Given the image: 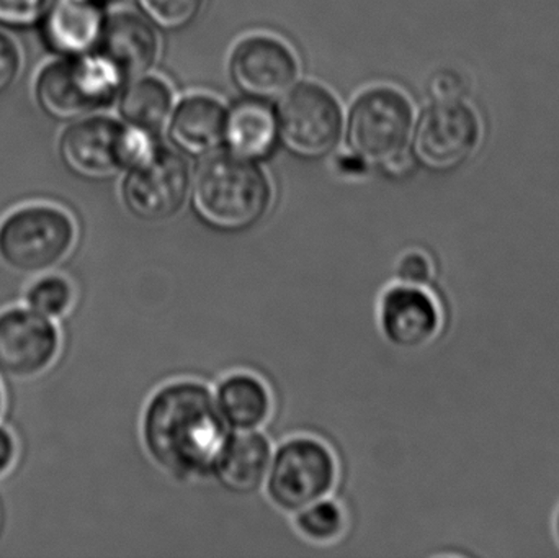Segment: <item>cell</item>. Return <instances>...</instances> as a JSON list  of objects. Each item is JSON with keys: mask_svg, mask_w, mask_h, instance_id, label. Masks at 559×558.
Returning a JSON list of instances; mask_svg holds the SVG:
<instances>
[{"mask_svg": "<svg viewBox=\"0 0 559 558\" xmlns=\"http://www.w3.org/2000/svg\"><path fill=\"white\" fill-rule=\"evenodd\" d=\"M153 147L144 131L108 118H85L66 131L59 153L71 173L102 180L133 166Z\"/></svg>", "mask_w": 559, "mask_h": 558, "instance_id": "cell-6", "label": "cell"}, {"mask_svg": "<svg viewBox=\"0 0 559 558\" xmlns=\"http://www.w3.org/2000/svg\"><path fill=\"white\" fill-rule=\"evenodd\" d=\"M396 281L400 284L426 287L433 277V265L424 252L409 251L397 261Z\"/></svg>", "mask_w": 559, "mask_h": 558, "instance_id": "cell-25", "label": "cell"}, {"mask_svg": "<svg viewBox=\"0 0 559 558\" xmlns=\"http://www.w3.org/2000/svg\"><path fill=\"white\" fill-rule=\"evenodd\" d=\"M231 429L216 405L215 392L199 380L160 387L144 406V451L164 474L179 482L213 477Z\"/></svg>", "mask_w": 559, "mask_h": 558, "instance_id": "cell-1", "label": "cell"}, {"mask_svg": "<svg viewBox=\"0 0 559 558\" xmlns=\"http://www.w3.org/2000/svg\"><path fill=\"white\" fill-rule=\"evenodd\" d=\"M102 56L124 79L138 78L153 66L159 49L150 23L133 15H117L102 33Z\"/></svg>", "mask_w": 559, "mask_h": 558, "instance_id": "cell-16", "label": "cell"}, {"mask_svg": "<svg viewBox=\"0 0 559 558\" xmlns=\"http://www.w3.org/2000/svg\"><path fill=\"white\" fill-rule=\"evenodd\" d=\"M45 16V39L55 51L81 56L100 43L105 22L97 0H59Z\"/></svg>", "mask_w": 559, "mask_h": 558, "instance_id": "cell-15", "label": "cell"}, {"mask_svg": "<svg viewBox=\"0 0 559 558\" xmlns=\"http://www.w3.org/2000/svg\"><path fill=\"white\" fill-rule=\"evenodd\" d=\"M173 108V92L159 79H138L124 91L121 114L130 127L153 134L163 130Z\"/></svg>", "mask_w": 559, "mask_h": 558, "instance_id": "cell-20", "label": "cell"}, {"mask_svg": "<svg viewBox=\"0 0 559 558\" xmlns=\"http://www.w3.org/2000/svg\"><path fill=\"white\" fill-rule=\"evenodd\" d=\"M338 462L321 439L299 436L282 442L272 455L265 494L278 511L295 517L337 487Z\"/></svg>", "mask_w": 559, "mask_h": 558, "instance_id": "cell-4", "label": "cell"}, {"mask_svg": "<svg viewBox=\"0 0 559 558\" xmlns=\"http://www.w3.org/2000/svg\"><path fill=\"white\" fill-rule=\"evenodd\" d=\"M277 130V120L271 108L259 102H246L226 118L225 141L233 156L262 159L271 154Z\"/></svg>", "mask_w": 559, "mask_h": 558, "instance_id": "cell-19", "label": "cell"}, {"mask_svg": "<svg viewBox=\"0 0 559 558\" xmlns=\"http://www.w3.org/2000/svg\"><path fill=\"white\" fill-rule=\"evenodd\" d=\"M278 131L292 153L302 157L324 156L341 136V107L334 95L321 85H298L280 105Z\"/></svg>", "mask_w": 559, "mask_h": 558, "instance_id": "cell-10", "label": "cell"}, {"mask_svg": "<svg viewBox=\"0 0 559 558\" xmlns=\"http://www.w3.org/2000/svg\"><path fill=\"white\" fill-rule=\"evenodd\" d=\"M378 323L391 346L414 351L429 346L439 336L443 317L436 298L426 288L397 282L381 295Z\"/></svg>", "mask_w": 559, "mask_h": 558, "instance_id": "cell-12", "label": "cell"}, {"mask_svg": "<svg viewBox=\"0 0 559 558\" xmlns=\"http://www.w3.org/2000/svg\"><path fill=\"white\" fill-rule=\"evenodd\" d=\"M74 219L58 206L28 205L0 223V261L19 274H45L74 248Z\"/></svg>", "mask_w": 559, "mask_h": 558, "instance_id": "cell-3", "label": "cell"}, {"mask_svg": "<svg viewBox=\"0 0 559 558\" xmlns=\"http://www.w3.org/2000/svg\"><path fill=\"white\" fill-rule=\"evenodd\" d=\"M16 444L12 432L0 426V478L12 468L15 461Z\"/></svg>", "mask_w": 559, "mask_h": 558, "instance_id": "cell-28", "label": "cell"}, {"mask_svg": "<svg viewBox=\"0 0 559 558\" xmlns=\"http://www.w3.org/2000/svg\"><path fill=\"white\" fill-rule=\"evenodd\" d=\"M557 531H558V537H559V517H558V521H557Z\"/></svg>", "mask_w": 559, "mask_h": 558, "instance_id": "cell-30", "label": "cell"}, {"mask_svg": "<svg viewBox=\"0 0 559 558\" xmlns=\"http://www.w3.org/2000/svg\"><path fill=\"white\" fill-rule=\"evenodd\" d=\"M413 107L394 88H373L355 102L348 143L364 163L386 164L404 153L413 131Z\"/></svg>", "mask_w": 559, "mask_h": 558, "instance_id": "cell-8", "label": "cell"}, {"mask_svg": "<svg viewBox=\"0 0 559 558\" xmlns=\"http://www.w3.org/2000/svg\"><path fill=\"white\" fill-rule=\"evenodd\" d=\"M120 84V75L104 56H69L41 72L36 82V98L49 117L78 120L110 104Z\"/></svg>", "mask_w": 559, "mask_h": 558, "instance_id": "cell-5", "label": "cell"}, {"mask_svg": "<svg viewBox=\"0 0 559 558\" xmlns=\"http://www.w3.org/2000/svg\"><path fill=\"white\" fill-rule=\"evenodd\" d=\"M74 300V287L61 275L38 278L25 294L26 308L52 321L66 317Z\"/></svg>", "mask_w": 559, "mask_h": 558, "instance_id": "cell-22", "label": "cell"}, {"mask_svg": "<svg viewBox=\"0 0 559 558\" xmlns=\"http://www.w3.org/2000/svg\"><path fill=\"white\" fill-rule=\"evenodd\" d=\"M203 0H140L141 9L163 28H182L195 19Z\"/></svg>", "mask_w": 559, "mask_h": 558, "instance_id": "cell-23", "label": "cell"}, {"mask_svg": "<svg viewBox=\"0 0 559 558\" xmlns=\"http://www.w3.org/2000/svg\"><path fill=\"white\" fill-rule=\"evenodd\" d=\"M347 527V513L331 497L316 501L295 514L296 533L312 546H334L345 536Z\"/></svg>", "mask_w": 559, "mask_h": 558, "instance_id": "cell-21", "label": "cell"}, {"mask_svg": "<svg viewBox=\"0 0 559 558\" xmlns=\"http://www.w3.org/2000/svg\"><path fill=\"white\" fill-rule=\"evenodd\" d=\"M226 118L228 114L215 98L205 95L187 98L174 115L173 140L187 153H209L225 140Z\"/></svg>", "mask_w": 559, "mask_h": 558, "instance_id": "cell-18", "label": "cell"}, {"mask_svg": "<svg viewBox=\"0 0 559 558\" xmlns=\"http://www.w3.org/2000/svg\"><path fill=\"white\" fill-rule=\"evenodd\" d=\"M274 200L271 180L242 157H216L200 169L193 186V209L200 219L222 231L258 225Z\"/></svg>", "mask_w": 559, "mask_h": 558, "instance_id": "cell-2", "label": "cell"}, {"mask_svg": "<svg viewBox=\"0 0 559 558\" xmlns=\"http://www.w3.org/2000/svg\"><path fill=\"white\" fill-rule=\"evenodd\" d=\"M272 455V442L261 431H231L216 462L213 478L231 494H258L267 480Z\"/></svg>", "mask_w": 559, "mask_h": 558, "instance_id": "cell-14", "label": "cell"}, {"mask_svg": "<svg viewBox=\"0 0 559 558\" xmlns=\"http://www.w3.org/2000/svg\"><path fill=\"white\" fill-rule=\"evenodd\" d=\"M216 405L231 431H259L274 413V396L261 377L238 372L225 377L215 390Z\"/></svg>", "mask_w": 559, "mask_h": 558, "instance_id": "cell-17", "label": "cell"}, {"mask_svg": "<svg viewBox=\"0 0 559 558\" xmlns=\"http://www.w3.org/2000/svg\"><path fill=\"white\" fill-rule=\"evenodd\" d=\"M61 336L52 320L29 308L0 313V376L28 380L41 376L58 357Z\"/></svg>", "mask_w": 559, "mask_h": 558, "instance_id": "cell-11", "label": "cell"}, {"mask_svg": "<svg viewBox=\"0 0 559 558\" xmlns=\"http://www.w3.org/2000/svg\"><path fill=\"white\" fill-rule=\"evenodd\" d=\"M429 94L436 102L465 100L468 82L453 69L436 72L429 81Z\"/></svg>", "mask_w": 559, "mask_h": 558, "instance_id": "cell-26", "label": "cell"}, {"mask_svg": "<svg viewBox=\"0 0 559 558\" xmlns=\"http://www.w3.org/2000/svg\"><path fill=\"white\" fill-rule=\"evenodd\" d=\"M20 51L9 36L0 33V94L15 81L20 71Z\"/></svg>", "mask_w": 559, "mask_h": 558, "instance_id": "cell-27", "label": "cell"}, {"mask_svg": "<svg viewBox=\"0 0 559 558\" xmlns=\"http://www.w3.org/2000/svg\"><path fill=\"white\" fill-rule=\"evenodd\" d=\"M55 0H0V23L7 26L35 25L45 19Z\"/></svg>", "mask_w": 559, "mask_h": 558, "instance_id": "cell-24", "label": "cell"}, {"mask_svg": "<svg viewBox=\"0 0 559 558\" xmlns=\"http://www.w3.org/2000/svg\"><path fill=\"white\" fill-rule=\"evenodd\" d=\"M190 192V167L182 156L151 150L130 167L123 182V202L131 215L147 223L173 218Z\"/></svg>", "mask_w": 559, "mask_h": 558, "instance_id": "cell-9", "label": "cell"}, {"mask_svg": "<svg viewBox=\"0 0 559 558\" xmlns=\"http://www.w3.org/2000/svg\"><path fill=\"white\" fill-rule=\"evenodd\" d=\"M231 74L246 94L274 98L292 87L298 75V62L278 39L252 36L236 48L231 58Z\"/></svg>", "mask_w": 559, "mask_h": 558, "instance_id": "cell-13", "label": "cell"}, {"mask_svg": "<svg viewBox=\"0 0 559 558\" xmlns=\"http://www.w3.org/2000/svg\"><path fill=\"white\" fill-rule=\"evenodd\" d=\"M481 115L465 100L436 102L420 117L413 154L433 173H452L472 159L481 146Z\"/></svg>", "mask_w": 559, "mask_h": 558, "instance_id": "cell-7", "label": "cell"}, {"mask_svg": "<svg viewBox=\"0 0 559 558\" xmlns=\"http://www.w3.org/2000/svg\"><path fill=\"white\" fill-rule=\"evenodd\" d=\"M2 408H3V396H2V390H0V415H2Z\"/></svg>", "mask_w": 559, "mask_h": 558, "instance_id": "cell-29", "label": "cell"}]
</instances>
